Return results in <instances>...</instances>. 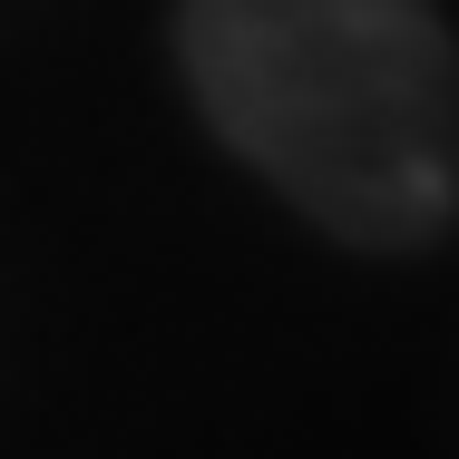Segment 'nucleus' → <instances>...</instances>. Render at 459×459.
I'll return each mask as SVG.
<instances>
[{
  "label": "nucleus",
  "instance_id": "obj_1",
  "mask_svg": "<svg viewBox=\"0 0 459 459\" xmlns=\"http://www.w3.org/2000/svg\"><path fill=\"white\" fill-rule=\"evenodd\" d=\"M205 137L352 255H430L459 225V30L440 0H177Z\"/></svg>",
  "mask_w": 459,
  "mask_h": 459
}]
</instances>
